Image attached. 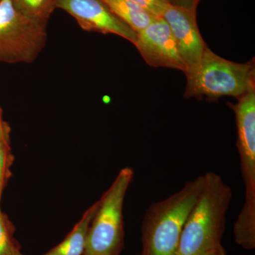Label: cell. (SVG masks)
<instances>
[{
    "label": "cell",
    "instance_id": "3",
    "mask_svg": "<svg viewBox=\"0 0 255 255\" xmlns=\"http://www.w3.org/2000/svg\"><path fill=\"white\" fill-rule=\"evenodd\" d=\"M184 97L216 101L223 97L239 98L255 89V60L239 63L221 58L206 48L197 68L184 73Z\"/></svg>",
    "mask_w": 255,
    "mask_h": 255
},
{
    "label": "cell",
    "instance_id": "15",
    "mask_svg": "<svg viewBox=\"0 0 255 255\" xmlns=\"http://www.w3.org/2000/svg\"><path fill=\"white\" fill-rule=\"evenodd\" d=\"M155 17H162L171 4L169 0H130Z\"/></svg>",
    "mask_w": 255,
    "mask_h": 255
},
{
    "label": "cell",
    "instance_id": "17",
    "mask_svg": "<svg viewBox=\"0 0 255 255\" xmlns=\"http://www.w3.org/2000/svg\"><path fill=\"white\" fill-rule=\"evenodd\" d=\"M169 1L172 6H179V7L196 11L200 0H169Z\"/></svg>",
    "mask_w": 255,
    "mask_h": 255
},
{
    "label": "cell",
    "instance_id": "5",
    "mask_svg": "<svg viewBox=\"0 0 255 255\" xmlns=\"http://www.w3.org/2000/svg\"><path fill=\"white\" fill-rule=\"evenodd\" d=\"M47 38V24L21 14L11 0H0V62L33 63Z\"/></svg>",
    "mask_w": 255,
    "mask_h": 255
},
{
    "label": "cell",
    "instance_id": "9",
    "mask_svg": "<svg viewBox=\"0 0 255 255\" xmlns=\"http://www.w3.org/2000/svg\"><path fill=\"white\" fill-rule=\"evenodd\" d=\"M168 23L185 66L184 73L197 68L208 48L196 21V11L170 5L162 16Z\"/></svg>",
    "mask_w": 255,
    "mask_h": 255
},
{
    "label": "cell",
    "instance_id": "6",
    "mask_svg": "<svg viewBox=\"0 0 255 255\" xmlns=\"http://www.w3.org/2000/svg\"><path fill=\"white\" fill-rule=\"evenodd\" d=\"M237 147L246 196L234 223L236 243L247 251L255 248V114L242 110L236 114Z\"/></svg>",
    "mask_w": 255,
    "mask_h": 255
},
{
    "label": "cell",
    "instance_id": "1",
    "mask_svg": "<svg viewBox=\"0 0 255 255\" xmlns=\"http://www.w3.org/2000/svg\"><path fill=\"white\" fill-rule=\"evenodd\" d=\"M202 188L186 220L177 255H202L221 246L231 188L219 174H204Z\"/></svg>",
    "mask_w": 255,
    "mask_h": 255
},
{
    "label": "cell",
    "instance_id": "8",
    "mask_svg": "<svg viewBox=\"0 0 255 255\" xmlns=\"http://www.w3.org/2000/svg\"><path fill=\"white\" fill-rule=\"evenodd\" d=\"M134 46L151 67L185 71L177 42L163 17H155L150 24L138 32Z\"/></svg>",
    "mask_w": 255,
    "mask_h": 255
},
{
    "label": "cell",
    "instance_id": "7",
    "mask_svg": "<svg viewBox=\"0 0 255 255\" xmlns=\"http://www.w3.org/2000/svg\"><path fill=\"white\" fill-rule=\"evenodd\" d=\"M63 9L86 31L117 35L135 45L137 33L111 11L104 0H58Z\"/></svg>",
    "mask_w": 255,
    "mask_h": 255
},
{
    "label": "cell",
    "instance_id": "19",
    "mask_svg": "<svg viewBox=\"0 0 255 255\" xmlns=\"http://www.w3.org/2000/svg\"><path fill=\"white\" fill-rule=\"evenodd\" d=\"M14 255H23L22 253H21V252H20V251H18L16 252V253H15Z\"/></svg>",
    "mask_w": 255,
    "mask_h": 255
},
{
    "label": "cell",
    "instance_id": "13",
    "mask_svg": "<svg viewBox=\"0 0 255 255\" xmlns=\"http://www.w3.org/2000/svg\"><path fill=\"white\" fill-rule=\"evenodd\" d=\"M13 235L12 224L0 207V255H14L19 251Z\"/></svg>",
    "mask_w": 255,
    "mask_h": 255
},
{
    "label": "cell",
    "instance_id": "18",
    "mask_svg": "<svg viewBox=\"0 0 255 255\" xmlns=\"http://www.w3.org/2000/svg\"><path fill=\"white\" fill-rule=\"evenodd\" d=\"M202 255H228L222 245Z\"/></svg>",
    "mask_w": 255,
    "mask_h": 255
},
{
    "label": "cell",
    "instance_id": "2",
    "mask_svg": "<svg viewBox=\"0 0 255 255\" xmlns=\"http://www.w3.org/2000/svg\"><path fill=\"white\" fill-rule=\"evenodd\" d=\"M204 176L149 206L142 220V252L139 255H177L183 228L200 194Z\"/></svg>",
    "mask_w": 255,
    "mask_h": 255
},
{
    "label": "cell",
    "instance_id": "14",
    "mask_svg": "<svg viewBox=\"0 0 255 255\" xmlns=\"http://www.w3.org/2000/svg\"><path fill=\"white\" fill-rule=\"evenodd\" d=\"M14 155L10 142L0 141V201L8 179L11 176L10 167L12 165Z\"/></svg>",
    "mask_w": 255,
    "mask_h": 255
},
{
    "label": "cell",
    "instance_id": "4",
    "mask_svg": "<svg viewBox=\"0 0 255 255\" xmlns=\"http://www.w3.org/2000/svg\"><path fill=\"white\" fill-rule=\"evenodd\" d=\"M133 176L131 167L121 169L101 197L89 230L84 255H120L124 246V203Z\"/></svg>",
    "mask_w": 255,
    "mask_h": 255
},
{
    "label": "cell",
    "instance_id": "11",
    "mask_svg": "<svg viewBox=\"0 0 255 255\" xmlns=\"http://www.w3.org/2000/svg\"><path fill=\"white\" fill-rule=\"evenodd\" d=\"M104 1L117 17L137 33L150 24L155 18L130 0H104Z\"/></svg>",
    "mask_w": 255,
    "mask_h": 255
},
{
    "label": "cell",
    "instance_id": "12",
    "mask_svg": "<svg viewBox=\"0 0 255 255\" xmlns=\"http://www.w3.org/2000/svg\"><path fill=\"white\" fill-rule=\"evenodd\" d=\"M58 0H11L18 11L37 22L47 24Z\"/></svg>",
    "mask_w": 255,
    "mask_h": 255
},
{
    "label": "cell",
    "instance_id": "16",
    "mask_svg": "<svg viewBox=\"0 0 255 255\" xmlns=\"http://www.w3.org/2000/svg\"><path fill=\"white\" fill-rule=\"evenodd\" d=\"M11 128L3 119V112L0 107V141L10 142Z\"/></svg>",
    "mask_w": 255,
    "mask_h": 255
},
{
    "label": "cell",
    "instance_id": "10",
    "mask_svg": "<svg viewBox=\"0 0 255 255\" xmlns=\"http://www.w3.org/2000/svg\"><path fill=\"white\" fill-rule=\"evenodd\" d=\"M100 205V200L82 215V219L63 242L43 255H84L90 225Z\"/></svg>",
    "mask_w": 255,
    "mask_h": 255
}]
</instances>
